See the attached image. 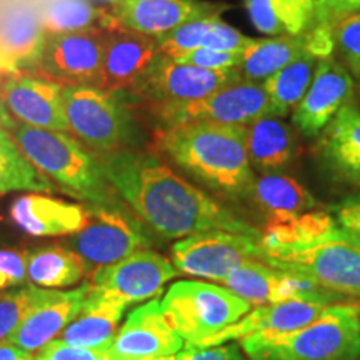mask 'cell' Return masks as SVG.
I'll return each instance as SVG.
<instances>
[{
	"label": "cell",
	"mask_w": 360,
	"mask_h": 360,
	"mask_svg": "<svg viewBox=\"0 0 360 360\" xmlns=\"http://www.w3.org/2000/svg\"><path fill=\"white\" fill-rule=\"evenodd\" d=\"M328 2V0H315V6H323V4H327Z\"/></svg>",
	"instance_id": "cell-48"
},
{
	"label": "cell",
	"mask_w": 360,
	"mask_h": 360,
	"mask_svg": "<svg viewBox=\"0 0 360 360\" xmlns=\"http://www.w3.org/2000/svg\"><path fill=\"white\" fill-rule=\"evenodd\" d=\"M174 265L191 277L224 282L238 265L265 262L260 237L227 231H209L184 237L172 245Z\"/></svg>",
	"instance_id": "cell-10"
},
{
	"label": "cell",
	"mask_w": 360,
	"mask_h": 360,
	"mask_svg": "<svg viewBox=\"0 0 360 360\" xmlns=\"http://www.w3.org/2000/svg\"><path fill=\"white\" fill-rule=\"evenodd\" d=\"M322 154L327 165L347 180H360V109L344 105L323 130Z\"/></svg>",
	"instance_id": "cell-26"
},
{
	"label": "cell",
	"mask_w": 360,
	"mask_h": 360,
	"mask_svg": "<svg viewBox=\"0 0 360 360\" xmlns=\"http://www.w3.org/2000/svg\"><path fill=\"white\" fill-rule=\"evenodd\" d=\"M97 157L120 199L159 237L184 238L209 231L260 237L259 229L188 182L157 154L124 148Z\"/></svg>",
	"instance_id": "cell-1"
},
{
	"label": "cell",
	"mask_w": 360,
	"mask_h": 360,
	"mask_svg": "<svg viewBox=\"0 0 360 360\" xmlns=\"http://www.w3.org/2000/svg\"><path fill=\"white\" fill-rule=\"evenodd\" d=\"M96 360H114L112 357H109V355H107V352H105V349L102 350L101 354H98V357L96 359Z\"/></svg>",
	"instance_id": "cell-44"
},
{
	"label": "cell",
	"mask_w": 360,
	"mask_h": 360,
	"mask_svg": "<svg viewBox=\"0 0 360 360\" xmlns=\"http://www.w3.org/2000/svg\"><path fill=\"white\" fill-rule=\"evenodd\" d=\"M53 294V289H42L34 283L0 294V344H4L17 330L27 315L51 299Z\"/></svg>",
	"instance_id": "cell-34"
},
{
	"label": "cell",
	"mask_w": 360,
	"mask_h": 360,
	"mask_svg": "<svg viewBox=\"0 0 360 360\" xmlns=\"http://www.w3.org/2000/svg\"><path fill=\"white\" fill-rule=\"evenodd\" d=\"M27 254L29 250L0 249V290L27 285Z\"/></svg>",
	"instance_id": "cell-36"
},
{
	"label": "cell",
	"mask_w": 360,
	"mask_h": 360,
	"mask_svg": "<svg viewBox=\"0 0 360 360\" xmlns=\"http://www.w3.org/2000/svg\"><path fill=\"white\" fill-rule=\"evenodd\" d=\"M309 52L307 32L304 35H277L272 39H254L242 52L237 70L240 79L262 84L276 72Z\"/></svg>",
	"instance_id": "cell-27"
},
{
	"label": "cell",
	"mask_w": 360,
	"mask_h": 360,
	"mask_svg": "<svg viewBox=\"0 0 360 360\" xmlns=\"http://www.w3.org/2000/svg\"><path fill=\"white\" fill-rule=\"evenodd\" d=\"M20 191L52 192L53 184L25 159L8 135L0 142V195Z\"/></svg>",
	"instance_id": "cell-33"
},
{
	"label": "cell",
	"mask_w": 360,
	"mask_h": 360,
	"mask_svg": "<svg viewBox=\"0 0 360 360\" xmlns=\"http://www.w3.org/2000/svg\"><path fill=\"white\" fill-rule=\"evenodd\" d=\"M92 290V283L85 282L79 289L56 290L51 299L40 304L25 317L17 330L6 340L13 347L32 354L52 342L77 317Z\"/></svg>",
	"instance_id": "cell-22"
},
{
	"label": "cell",
	"mask_w": 360,
	"mask_h": 360,
	"mask_svg": "<svg viewBox=\"0 0 360 360\" xmlns=\"http://www.w3.org/2000/svg\"><path fill=\"white\" fill-rule=\"evenodd\" d=\"M19 360H34V357H32V355H30L29 352H27V354L22 355V357H20Z\"/></svg>",
	"instance_id": "cell-46"
},
{
	"label": "cell",
	"mask_w": 360,
	"mask_h": 360,
	"mask_svg": "<svg viewBox=\"0 0 360 360\" xmlns=\"http://www.w3.org/2000/svg\"><path fill=\"white\" fill-rule=\"evenodd\" d=\"M177 276L179 270L167 257L146 249L97 270L90 283L98 294L132 305L160 294Z\"/></svg>",
	"instance_id": "cell-14"
},
{
	"label": "cell",
	"mask_w": 360,
	"mask_h": 360,
	"mask_svg": "<svg viewBox=\"0 0 360 360\" xmlns=\"http://www.w3.org/2000/svg\"><path fill=\"white\" fill-rule=\"evenodd\" d=\"M247 154L252 169L277 172L295 159L299 143L294 129L281 117L265 115L245 125Z\"/></svg>",
	"instance_id": "cell-25"
},
{
	"label": "cell",
	"mask_w": 360,
	"mask_h": 360,
	"mask_svg": "<svg viewBox=\"0 0 360 360\" xmlns=\"http://www.w3.org/2000/svg\"><path fill=\"white\" fill-rule=\"evenodd\" d=\"M129 305L90 290L77 317L62 332L60 340L75 347L103 350L117 334V327Z\"/></svg>",
	"instance_id": "cell-24"
},
{
	"label": "cell",
	"mask_w": 360,
	"mask_h": 360,
	"mask_svg": "<svg viewBox=\"0 0 360 360\" xmlns=\"http://www.w3.org/2000/svg\"><path fill=\"white\" fill-rule=\"evenodd\" d=\"M142 360H177L175 355H167V357H154V359H142Z\"/></svg>",
	"instance_id": "cell-45"
},
{
	"label": "cell",
	"mask_w": 360,
	"mask_h": 360,
	"mask_svg": "<svg viewBox=\"0 0 360 360\" xmlns=\"http://www.w3.org/2000/svg\"><path fill=\"white\" fill-rule=\"evenodd\" d=\"M222 283L225 289L252 305L277 304L285 300H307L334 305L340 299L339 294L326 290L307 277L276 269L260 260H249L238 265Z\"/></svg>",
	"instance_id": "cell-13"
},
{
	"label": "cell",
	"mask_w": 360,
	"mask_h": 360,
	"mask_svg": "<svg viewBox=\"0 0 360 360\" xmlns=\"http://www.w3.org/2000/svg\"><path fill=\"white\" fill-rule=\"evenodd\" d=\"M7 137H8L7 132H0V142H2L4 139H7Z\"/></svg>",
	"instance_id": "cell-49"
},
{
	"label": "cell",
	"mask_w": 360,
	"mask_h": 360,
	"mask_svg": "<svg viewBox=\"0 0 360 360\" xmlns=\"http://www.w3.org/2000/svg\"><path fill=\"white\" fill-rule=\"evenodd\" d=\"M249 197L269 217H292L319 207L309 188L281 172H265L255 177Z\"/></svg>",
	"instance_id": "cell-29"
},
{
	"label": "cell",
	"mask_w": 360,
	"mask_h": 360,
	"mask_svg": "<svg viewBox=\"0 0 360 360\" xmlns=\"http://www.w3.org/2000/svg\"><path fill=\"white\" fill-rule=\"evenodd\" d=\"M62 103L69 132L96 155L132 148L139 130L125 92L92 85H64Z\"/></svg>",
	"instance_id": "cell-5"
},
{
	"label": "cell",
	"mask_w": 360,
	"mask_h": 360,
	"mask_svg": "<svg viewBox=\"0 0 360 360\" xmlns=\"http://www.w3.org/2000/svg\"><path fill=\"white\" fill-rule=\"evenodd\" d=\"M42 24L47 34L82 32V30L119 29L110 11L96 7L87 0H56L42 13Z\"/></svg>",
	"instance_id": "cell-32"
},
{
	"label": "cell",
	"mask_w": 360,
	"mask_h": 360,
	"mask_svg": "<svg viewBox=\"0 0 360 360\" xmlns=\"http://www.w3.org/2000/svg\"><path fill=\"white\" fill-rule=\"evenodd\" d=\"M360 11V0H328L327 4L317 7L315 20L334 24L340 17Z\"/></svg>",
	"instance_id": "cell-41"
},
{
	"label": "cell",
	"mask_w": 360,
	"mask_h": 360,
	"mask_svg": "<svg viewBox=\"0 0 360 360\" xmlns=\"http://www.w3.org/2000/svg\"><path fill=\"white\" fill-rule=\"evenodd\" d=\"M242 53H232V52H219L212 51V49H195V51L184 53L174 58L179 64L193 65L199 69L207 70H231L237 69L240 64Z\"/></svg>",
	"instance_id": "cell-37"
},
{
	"label": "cell",
	"mask_w": 360,
	"mask_h": 360,
	"mask_svg": "<svg viewBox=\"0 0 360 360\" xmlns=\"http://www.w3.org/2000/svg\"><path fill=\"white\" fill-rule=\"evenodd\" d=\"M45 40L42 15L32 7L19 6L4 13L0 17V77L34 75Z\"/></svg>",
	"instance_id": "cell-20"
},
{
	"label": "cell",
	"mask_w": 360,
	"mask_h": 360,
	"mask_svg": "<svg viewBox=\"0 0 360 360\" xmlns=\"http://www.w3.org/2000/svg\"><path fill=\"white\" fill-rule=\"evenodd\" d=\"M162 314L187 344H200L250 312L252 304L225 287L197 281L172 283Z\"/></svg>",
	"instance_id": "cell-6"
},
{
	"label": "cell",
	"mask_w": 360,
	"mask_h": 360,
	"mask_svg": "<svg viewBox=\"0 0 360 360\" xmlns=\"http://www.w3.org/2000/svg\"><path fill=\"white\" fill-rule=\"evenodd\" d=\"M354 94V79L345 67L330 58L317 62L307 92L292 110V122L307 137H317L347 105Z\"/></svg>",
	"instance_id": "cell-18"
},
{
	"label": "cell",
	"mask_w": 360,
	"mask_h": 360,
	"mask_svg": "<svg viewBox=\"0 0 360 360\" xmlns=\"http://www.w3.org/2000/svg\"><path fill=\"white\" fill-rule=\"evenodd\" d=\"M250 360H360V314L352 302L328 305L309 326L240 340Z\"/></svg>",
	"instance_id": "cell-4"
},
{
	"label": "cell",
	"mask_w": 360,
	"mask_h": 360,
	"mask_svg": "<svg viewBox=\"0 0 360 360\" xmlns=\"http://www.w3.org/2000/svg\"><path fill=\"white\" fill-rule=\"evenodd\" d=\"M317 62L319 58L312 53H305L264 80L262 87L269 98L270 115L282 119L292 114L312 82Z\"/></svg>",
	"instance_id": "cell-31"
},
{
	"label": "cell",
	"mask_w": 360,
	"mask_h": 360,
	"mask_svg": "<svg viewBox=\"0 0 360 360\" xmlns=\"http://www.w3.org/2000/svg\"><path fill=\"white\" fill-rule=\"evenodd\" d=\"M103 42L105 32L97 29L47 34L34 75L60 85L101 87Z\"/></svg>",
	"instance_id": "cell-12"
},
{
	"label": "cell",
	"mask_w": 360,
	"mask_h": 360,
	"mask_svg": "<svg viewBox=\"0 0 360 360\" xmlns=\"http://www.w3.org/2000/svg\"><path fill=\"white\" fill-rule=\"evenodd\" d=\"M8 135L25 159L69 195L90 205L125 204L107 179L101 159L70 132L17 124Z\"/></svg>",
	"instance_id": "cell-3"
},
{
	"label": "cell",
	"mask_w": 360,
	"mask_h": 360,
	"mask_svg": "<svg viewBox=\"0 0 360 360\" xmlns=\"http://www.w3.org/2000/svg\"><path fill=\"white\" fill-rule=\"evenodd\" d=\"M87 276V265L70 247L45 245L27 254V278L42 289H65Z\"/></svg>",
	"instance_id": "cell-30"
},
{
	"label": "cell",
	"mask_w": 360,
	"mask_h": 360,
	"mask_svg": "<svg viewBox=\"0 0 360 360\" xmlns=\"http://www.w3.org/2000/svg\"><path fill=\"white\" fill-rule=\"evenodd\" d=\"M4 77H0V82H2ZM17 122L12 119V115L8 114L6 109V103L2 101V96H0V132H11V130L15 127Z\"/></svg>",
	"instance_id": "cell-42"
},
{
	"label": "cell",
	"mask_w": 360,
	"mask_h": 360,
	"mask_svg": "<svg viewBox=\"0 0 360 360\" xmlns=\"http://www.w3.org/2000/svg\"><path fill=\"white\" fill-rule=\"evenodd\" d=\"M177 360H245L238 345H195L186 344L180 352H177Z\"/></svg>",
	"instance_id": "cell-39"
},
{
	"label": "cell",
	"mask_w": 360,
	"mask_h": 360,
	"mask_svg": "<svg viewBox=\"0 0 360 360\" xmlns=\"http://www.w3.org/2000/svg\"><path fill=\"white\" fill-rule=\"evenodd\" d=\"M265 264L307 277L334 294L360 299V249L339 225L326 237L267 255Z\"/></svg>",
	"instance_id": "cell-7"
},
{
	"label": "cell",
	"mask_w": 360,
	"mask_h": 360,
	"mask_svg": "<svg viewBox=\"0 0 360 360\" xmlns=\"http://www.w3.org/2000/svg\"><path fill=\"white\" fill-rule=\"evenodd\" d=\"M89 205V222L70 236L69 247L87 265L89 276L97 270L154 245L150 232L127 205Z\"/></svg>",
	"instance_id": "cell-8"
},
{
	"label": "cell",
	"mask_w": 360,
	"mask_h": 360,
	"mask_svg": "<svg viewBox=\"0 0 360 360\" xmlns=\"http://www.w3.org/2000/svg\"><path fill=\"white\" fill-rule=\"evenodd\" d=\"M24 354H27V352L13 347V345L7 344V342L0 344V360H19Z\"/></svg>",
	"instance_id": "cell-43"
},
{
	"label": "cell",
	"mask_w": 360,
	"mask_h": 360,
	"mask_svg": "<svg viewBox=\"0 0 360 360\" xmlns=\"http://www.w3.org/2000/svg\"><path fill=\"white\" fill-rule=\"evenodd\" d=\"M334 219L345 237L360 249V195L345 197L334 207Z\"/></svg>",
	"instance_id": "cell-38"
},
{
	"label": "cell",
	"mask_w": 360,
	"mask_h": 360,
	"mask_svg": "<svg viewBox=\"0 0 360 360\" xmlns=\"http://www.w3.org/2000/svg\"><path fill=\"white\" fill-rule=\"evenodd\" d=\"M8 214L15 227L30 237L74 236L82 231L90 217L87 204H74L42 192L17 197Z\"/></svg>",
	"instance_id": "cell-19"
},
{
	"label": "cell",
	"mask_w": 360,
	"mask_h": 360,
	"mask_svg": "<svg viewBox=\"0 0 360 360\" xmlns=\"http://www.w3.org/2000/svg\"><path fill=\"white\" fill-rule=\"evenodd\" d=\"M225 8L227 4L209 0H115L109 11L122 29L159 39L192 20L222 15Z\"/></svg>",
	"instance_id": "cell-15"
},
{
	"label": "cell",
	"mask_w": 360,
	"mask_h": 360,
	"mask_svg": "<svg viewBox=\"0 0 360 360\" xmlns=\"http://www.w3.org/2000/svg\"><path fill=\"white\" fill-rule=\"evenodd\" d=\"M238 79L240 75L237 69H199L157 53L152 64L125 94L141 98L147 105H169L207 97Z\"/></svg>",
	"instance_id": "cell-11"
},
{
	"label": "cell",
	"mask_w": 360,
	"mask_h": 360,
	"mask_svg": "<svg viewBox=\"0 0 360 360\" xmlns=\"http://www.w3.org/2000/svg\"><path fill=\"white\" fill-rule=\"evenodd\" d=\"M157 53L159 51L154 37L122 27L105 32L101 89L109 92H127L152 64Z\"/></svg>",
	"instance_id": "cell-23"
},
{
	"label": "cell",
	"mask_w": 360,
	"mask_h": 360,
	"mask_svg": "<svg viewBox=\"0 0 360 360\" xmlns=\"http://www.w3.org/2000/svg\"><path fill=\"white\" fill-rule=\"evenodd\" d=\"M334 40L350 69L360 74V12L347 13L334 22Z\"/></svg>",
	"instance_id": "cell-35"
},
{
	"label": "cell",
	"mask_w": 360,
	"mask_h": 360,
	"mask_svg": "<svg viewBox=\"0 0 360 360\" xmlns=\"http://www.w3.org/2000/svg\"><path fill=\"white\" fill-rule=\"evenodd\" d=\"M328 305L307 302V300H285L265 304L250 309L240 321L224 328L222 332L195 345H220L231 340H242L250 335H277L309 326Z\"/></svg>",
	"instance_id": "cell-21"
},
{
	"label": "cell",
	"mask_w": 360,
	"mask_h": 360,
	"mask_svg": "<svg viewBox=\"0 0 360 360\" xmlns=\"http://www.w3.org/2000/svg\"><path fill=\"white\" fill-rule=\"evenodd\" d=\"M102 350H90L67 344L64 340H52L44 345L34 360H96Z\"/></svg>",
	"instance_id": "cell-40"
},
{
	"label": "cell",
	"mask_w": 360,
	"mask_h": 360,
	"mask_svg": "<svg viewBox=\"0 0 360 360\" xmlns=\"http://www.w3.org/2000/svg\"><path fill=\"white\" fill-rule=\"evenodd\" d=\"M64 85L32 74H17L2 79L0 96L17 124L35 129L69 132L64 103Z\"/></svg>",
	"instance_id": "cell-16"
},
{
	"label": "cell",
	"mask_w": 360,
	"mask_h": 360,
	"mask_svg": "<svg viewBox=\"0 0 360 360\" xmlns=\"http://www.w3.org/2000/svg\"><path fill=\"white\" fill-rule=\"evenodd\" d=\"M148 110L157 127H170L195 120L247 125L260 117L270 115L269 98L262 84L244 79H238L197 101L148 105Z\"/></svg>",
	"instance_id": "cell-9"
},
{
	"label": "cell",
	"mask_w": 360,
	"mask_h": 360,
	"mask_svg": "<svg viewBox=\"0 0 360 360\" xmlns=\"http://www.w3.org/2000/svg\"><path fill=\"white\" fill-rule=\"evenodd\" d=\"M352 305H354L355 309H357V312L360 314V299H359V300H355V302H352Z\"/></svg>",
	"instance_id": "cell-47"
},
{
	"label": "cell",
	"mask_w": 360,
	"mask_h": 360,
	"mask_svg": "<svg viewBox=\"0 0 360 360\" xmlns=\"http://www.w3.org/2000/svg\"><path fill=\"white\" fill-rule=\"evenodd\" d=\"M247 15L260 34L304 35L315 24V0H244Z\"/></svg>",
	"instance_id": "cell-28"
},
{
	"label": "cell",
	"mask_w": 360,
	"mask_h": 360,
	"mask_svg": "<svg viewBox=\"0 0 360 360\" xmlns=\"http://www.w3.org/2000/svg\"><path fill=\"white\" fill-rule=\"evenodd\" d=\"M175 167L222 197H249L255 174L247 154L245 125L195 120L157 127L152 141Z\"/></svg>",
	"instance_id": "cell-2"
},
{
	"label": "cell",
	"mask_w": 360,
	"mask_h": 360,
	"mask_svg": "<svg viewBox=\"0 0 360 360\" xmlns=\"http://www.w3.org/2000/svg\"><path fill=\"white\" fill-rule=\"evenodd\" d=\"M182 347L184 339L164 317L155 299L129 314L105 352L114 360H142L175 355Z\"/></svg>",
	"instance_id": "cell-17"
},
{
	"label": "cell",
	"mask_w": 360,
	"mask_h": 360,
	"mask_svg": "<svg viewBox=\"0 0 360 360\" xmlns=\"http://www.w3.org/2000/svg\"><path fill=\"white\" fill-rule=\"evenodd\" d=\"M107 2H109V4H114V2H115V0H107Z\"/></svg>",
	"instance_id": "cell-50"
}]
</instances>
